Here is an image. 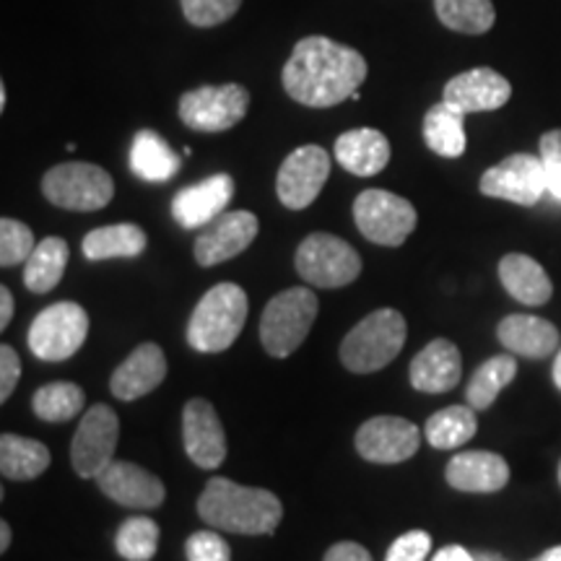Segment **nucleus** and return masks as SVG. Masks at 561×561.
Wrapping results in <instances>:
<instances>
[{
  "label": "nucleus",
  "mask_w": 561,
  "mask_h": 561,
  "mask_svg": "<svg viewBox=\"0 0 561 561\" xmlns=\"http://www.w3.org/2000/svg\"><path fill=\"white\" fill-rule=\"evenodd\" d=\"M369 66L354 47L328 37H305L284 66V89L305 107L325 110L351 100L367 79Z\"/></svg>",
  "instance_id": "1"
},
{
  "label": "nucleus",
  "mask_w": 561,
  "mask_h": 561,
  "mask_svg": "<svg viewBox=\"0 0 561 561\" xmlns=\"http://www.w3.org/2000/svg\"><path fill=\"white\" fill-rule=\"evenodd\" d=\"M198 515L216 530L237 536H271L284 517V504L268 489L242 486L216 476L203 489Z\"/></svg>",
  "instance_id": "2"
},
{
  "label": "nucleus",
  "mask_w": 561,
  "mask_h": 561,
  "mask_svg": "<svg viewBox=\"0 0 561 561\" xmlns=\"http://www.w3.org/2000/svg\"><path fill=\"white\" fill-rule=\"evenodd\" d=\"M248 294L237 284H216L206 291L187 322V343L201 354H219L240 339L248 320Z\"/></svg>",
  "instance_id": "3"
},
{
  "label": "nucleus",
  "mask_w": 561,
  "mask_h": 561,
  "mask_svg": "<svg viewBox=\"0 0 561 561\" xmlns=\"http://www.w3.org/2000/svg\"><path fill=\"white\" fill-rule=\"evenodd\" d=\"M409 325L398 310H375L362 322L351 328V333L341 343V362L348 371L356 375H371V371L388 367L405 346Z\"/></svg>",
  "instance_id": "4"
},
{
  "label": "nucleus",
  "mask_w": 561,
  "mask_h": 561,
  "mask_svg": "<svg viewBox=\"0 0 561 561\" xmlns=\"http://www.w3.org/2000/svg\"><path fill=\"white\" fill-rule=\"evenodd\" d=\"M318 297L310 289H286L265 305L261 318V343L273 359H286L310 335L318 318Z\"/></svg>",
  "instance_id": "5"
},
{
  "label": "nucleus",
  "mask_w": 561,
  "mask_h": 561,
  "mask_svg": "<svg viewBox=\"0 0 561 561\" xmlns=\"http://www.w3.org/2000/svg\"><path fill=\"white\" fill-rule=\"evenodd\" d=\"M294 263H297L299 276L318 289H341V286L354 284L362 273L359 252L328 231H314L307 237L299 244Z\"/></svg>",
  "instance_id": "6"
},
{
  "label": "nucleus",
  "mask_w": 561,
  "mask_h": 561,
  "mask_svg": "<svg viewBox=\"0 0 561 561\" xmlns=\"http://www.w3.org/2000/svg\"><path fill=\"white\" fill-rule=\"evenodd\" d=\"M42 193L58 208L100 210L115 195V182L102 167L89 164V161H68L45 174Z\"/></svg>",
  "instance_id": "7"
},
{
  "label": "nucleus",
  "mask_w": 561,
  "mask_h": 561,
  "mask_svg": "<svg viewBox=\"0 0 561 561\" xmlns=\"http://www.w3.org/2000/svg\"><path fill=\"white\" fill-rule=\"evenodd\" d=\"M89 335V314L76 301L45 307L30 328V351L42 362H66Z\"/></svg>",
  "instance_id": "8"
},
{
  "label": "nucleus",
  "mask_w": 561,
  "mask_h": 561,
  "mask_svg": "<svg viewBox=\"0 0 561 561\" xmlns=\"http://www.w3.org/2000/svg\"><path fill=\"white\" fill-rule=\"evenodd\" d=\"M356 229L382 248H401L416 229V208L411 201L388 191H364L354 201Z\"/></svg>",
  "instance_id": "9"
},
{
  "label": "nucleus",
  "mask_w": 561,
  "mask_h": 561,
  "mask_svg": "<svg viewBox=\"0 0 561 561\" xmlns=\"http://www.w3.org/2000/svg\"><path fill=\"white\" fill-rule=\"evenodd\" d=\"M250 91L240 83L198 87L180 96V121L191 130L224 133L248 115Z\"/></svg>",
  "instance_id": "10"
},
{
  "label": "nucleus",
  "mask_w": 561,
  "mask_h": 561,
  "mask_svg": "<svg viewBox=\"0 0 561 561\" xmlns=\"http://www.w3.org/2000/svg\"><path fill=\"white\" fill-rule=\"evenodd\" d=\"M121 419L110 405L96 403L83 413L79 430L70 442V462L81 479H96L115 460Z\"/></svg>",
  "instance_id": "11"
},
{
  "label": "nucleus",
  "mask_w": 561,
  "mask_h": 561,
  "mask_svg": "<svg viewBox=\"0 0 561 561\" xmlns=\"http://www.w3.org/2000/svg\"><path fill=\"white\" fill-rule=\"evenodd\" d=\"M331 178V157L322 146L307 144L294 149L280 164L276 178L278 201L289 210H305L318 201V195Z\"/></svg>",
  "instance_id": "12"
},
{
  "label": "nucleus",
  "mask_w": 561,
  "mask_h": 561,
  "mask_svg": "<svg viewBox=\"0 0 561 561\" xmlns=\"http://www.w3.org/2000/svg\"><path fill=\"white\" fill-rule=\"evenodd\" d=\"M481 193L486 198L517 203V206H536L549 193L541 157L533 153H512L500 164L491 167L481 178Z\"/></svg>",
  "instance_id": "13"
},
{
  "label": "nucleus",
  "mask_w": 561,
  "mask_h": 561,
  "mask_svg": "<svg viewBox=\"0 0 561 561\" xmlns=\"http://www.w3.org/2000/svg\"><path fill=\"white\" fill-rule=\"evenodd\" d=\"M421 430L401 416H375L356 432V453L377 466H396L419 453Z\"/></svg>",
  "instance_id": "14"
},
{
  "label": "nucleus",
  "mask_w": 561,
  "mask_h": 561,
  "mask_svg": "<svg viewBox=\"0 0 561 561\" xmlns=\"http://www.w3.org/2000/svg\"><path fill=\"white\" fill-rule=\"evenodd\" d=\"M257 229L261 224L252 210H224L219 219L203 227L195 240V261L203 268L231 261L255 242Z\"/></svg>",
  "instance_id": "15"
},
{
  "label": "nucleus",
  "mask_w": 561,
  "mask_h": 561,
  "mask_svg": "<svg viewBox=\"0 0 561 561\" xmlns=\"http://www.w3.org/2000/svg\"><path fill=\"white\" fill-rule=\"evenodd\" d=\"M182 442L185 453L203 471H214L227 460V434L214 405L193 398L182 409Z\"/></svg>",
  "instance_id": "16"
},
{
  "label": "nucleus",
  "mask_w": 561,
  "mask_h": 561,
  "mask_svg": "<svg viewBox=\"0 0 561 561\" xmlns=\"http://www.w3.org/2000/svg\"><path fill=\"white\" fill-rule=\"evenodd\" d=\"M94 481L100 483L104 496L130 510H157L167 496L161 479L128 460H112Z\"/></svg>",
  "instance_id": "17"
},
{
  "label": "nucleus",
  "mask_w": 561,
  "mask_h": 561,
  "mask_svg": "<svg viewBox=\"0 0 561 561\" xmlns=\"http://www.w3.org/2000/svg\"><path fill=\"white\" fill-rule=\"evenodd\" d=\"M510 96L512 83L502 73H496L494 68H473L447 81L442 100L460 110L462 115H473V112H494L504 107Z\"/></svg>",
  "instance_id": "18"
},
{
  "label": "nucleus",
  "mask_w": 561,
  "mask_h": 561,
  "mask_svg": "<svg viewBox=\"0 0 561 561\" xmlns=\"http://www.w3.org/2000/svg\"><path fill=\"white\" fill-rule=\"evenodd\" d=\"M234 195L231 174H210L198 185L182 187L172 201V216L182 229H201L219 219Z\"/></svg>",
  "instance_id": "19"
},
{
  "label": "nucleus",
  "mask_w": 561,
  "mask_h": 561,
  "mask_svg": "<svg viewBox=\"0 0 561 561\" xmlns=\"http://www.w3.org/2000/svg\"><path fill=\"white\" fill-rule=\"evenodd\" d=\"M167 356L157 343H140L121 367L112 371L110 390L117 401H138L164 382Z\"/></svg>",
  "instance_id": "20"
},
{
  "label": "nucleus",
  "mask_w": 561,
  "mask_h": 561,
  "mask_svg": "<svg viewBox=\"0 0 561 561\" xmlns=\"http://www.w3.org/2000/svg\"><path fill=\"white\" fill-rule=\"evenodd\" d=\"M413 390L419 392H447L460 382L462 377V356L460 348L447 339H434L426 343V348H421L413 356L411 369H409Z\"/></svg>",
  "instance_id": "21"
},
{
  "label": "nucleus",
  "mask_w": 561,
  "mask_h": 561,
  "mask_svg": "<svg viewBox=\"0 0 561 561\" xmlns=\"http://www.w3.org/2000/svg\"><path fill=\"white\" fill-rule=\"evenodd\" d=\"M445 479L453 489L468 494H494L510 483V466L496 453L468 450L447 462Z\"/></svg>",
  "instance_id": "22"
},
{
  "label": "nucleus",
  "mask_w": 561,
  "mask_h": 561,
  "mask_svg": "<svg viewBox=\"0 0 561 561\" xmlns=\"http://www.w3.org/2000/svg\"><path fill=\"white\" fill-rule=\"evenodd\" d=\"M496 339L510 354L525 359H546L561 343L557 325L536 314H507L496 325Z\"/></svg>",
  "instance_id": "23"
},
{
  "label": "nucleus",
  "mask_w": 561,
  "mask_h": 561,
  "mask_svg": "<svg viewBox=\"0 0 561 561\" xmlns=\"http://www.w3.org/2000/svg\"><path fill=\"white\" fill-rule=\"evenodd\" d=\"M335 159L356 178H375L390 161V140L375 128H356L335 140Z\"/></svg>",
  "instance_id": "24"
},
{
  "label": "nucleus",
  "mask_w": 561,
  "mask_h": 561,
  "mask_svg": "<svg viewBox=\"0 0 561 561\" xmlns=\"http://www.w3.org/2000/svg\"><path fill=\"white\" fill-rule=\"evenodd\" d=\"M500 280L520 305L541 307L553 297V284L543 265L523 252H510L500 261Z\"/></svg>",
  "instance_id": "25"
},
{
  "label": "nucleus",
  "mask_w": 561,
  "mask_h": 561,
  "mask_svg": "<svg viewBox=\"0 0 561 561\" xmlns=\"http://www.w3.org/2000/svg\"><path fill=\"white\" fill-rule=\"evenodd\" d=\"M182 161L157 130L136 133L130 146V170L146 182H167L180 172Z\"/></svg>",
  "instance_id": "26"
},
{
  "label": "nucleus",
  "mask_w": 561,
  "mask_h": 561,
  "mask_svg": "<svg viewBox=\"0 0 561 561\" xmlns=\"http://www.w3.org/2000/svg\"><path fill=\"white\" fill-rule=\"evenodd\" d=\"M149 244L146 231L138 224H112L91 229L83 237L81 250L89 261H112V257H138Z\"/></svg>",
  "instance_id": "27"
},
{
  "label": "nucleus",
  "mask_w": 561,
  "mask_h": 561,
  "mask_svg": "<svg viewBox=\"0 0 561 561\" xmlns=\"http://www.w3.org/2000/svg\"><path fill=\"white\" fill-rule=\"evenodd\" d=\"M426 146L445 159H458L466 151V115L442 100L424 117Z\"/></svg>",
  "instance_id": "28"
},
{
  "label": "nucleus",
  "mask_w": 561,
  "mask_h": 561,
  "mask_svg": "<svg viewBox=\"0 0 561 561\" xmlns=\"http://www.w3.org/2000/svg\"><path fill=\"white\" fill-rule=\"evenodd\" d=\"M50 450L37 439L3 434L0 437V473L9 481H32L47 471Z\"/></svg>",
  "instance_id": "29"
},
{
  "label": "nucleus",
  "mask_w": 561,
  "mask_h": 561,
  "mask_svg": "<svg viewBox=\"0 0 561 561\" xmlns=\"http://www.w3.org/2000/svg\"><path fill=\"white\" fill-rule=\"evenodd\" d=\"M68 242L60 237H47L42 240L26 261L24 271V284L32 294H47L60 284L62 273L68 265Z\"/></svg>",
  "instance_id": "30"
},
{
  "label": "nucleus",
  "mask_w": 561,
  "mask_h": 561,
  "mask_svg": "<svg viewBox=\"0 0 561 561\" xmlns=\"http://www.w3.org/2000/svg\"><path fill=\"white\" fill-rule=\"evenodd\" d=\"M479 430V419H476V409L471 405H450L432 413L424 426V437L437 450H455V447L466 445L476 437Z\"/></svg>",
  "instance_id": "31"
},
{
  "label": "nucleus",
  "mask_w": 561,
  "mask_h": 561,
  "mask_svg": "<svg viewBox=\"0 0 561 561\" xmlns=\"http://www.w3.org/2000/svg\"><path fill=\"white\" fill-rule=\"evenodd\" d=\"M515 354H500V356H491L481 364L479 369L473 371L471 382H468L466 390V401L471 409L476 411H486L494 405L496 396L507 388V385L515 380L517 375V359H512Z\"/></svg>",
  "instance_id": "32"
},
{
  "label": "nucleus",
  "mask_w": 561,
  "mask_h": 561,
  "mask_svg": "<svg viewBox=\"0 0 561 561\" xmlns=\"http://www.w3.org/2000/svg\"><path fill=\"white\" fill-rule=\"evenodd\" d=\"M437 19L460 34H486L496 21L491 0H434Z\"/></svg>",
  "instance_id": "33"
},
{
  "label": "nucleus",
  "mask_w": 561,
  "mask_h": 561,
  "mask_svg": "<svg viewBox=\"0 0 561 561\" xmlns=\"http://www.w3.org/2000/svg\"><path fill=\"white\" fill-rule=\"evenodd\" d=\"M83 403H87V396H83V390L73 382L42 385L32 398L34 413H37L42 421H50V424H62V421L79 416L83 411Z\"/></svg>",
  "instance_id": "34"
},
{
  "label": "nucleus",
  "mask_w": 561,
  "mask_h": 561,
  "mask_svg": "<svg viewBox=\"0 0 561 561\" xmlns=\"http://www.w3.org/2000/svg\"><path fill=\"white\" fill-rule=\"evenodd\" d=\"M115 549L128 561H151L159 549V525L151 517H130L115 536Z\"/></svg>",
  "instance_id": "35"
},
{
  "label": "nucleus",
  "mask_w": 561,
  "mask_h": 561,
  "mask_svg": "<svg viewBox=\"0 0 561 561\" xmlns=\"http://www.w3.org/2000/svg\"><path fill=\"white\" fill-rule=\"evenodd\" d=\"M34 234L26 224L16 219H0V265L3 268H13V265L26 263L34 252Z\"/></svg>",
  "instance_id": "36"
},
{
  "label": "nucleus",
  "mask_w": 561,
  "mask_h": 561,
  "mask_svg": "<svg viewBox=\"0 0 561 561\" xmlns=\"http://www.w3.org/2000/svg\"><path fill=\"white\" fill-rule=\"evenodd\" d=\"M182 13L198 30H208V26H219L229 21L240 11L242 0H180Z\"/></svg>",
  "instance_id": "37"
},
{
  "label": "nucleus",
  "mask_w": 561,
  "mask_h": 561,
  "mask_svg": "<svg viewBox=\"0 0 561 561\" xmlns=\"http://www.w3.org/2000/svg\"><path fill=\"white\" fill-rule=\"evenodd\" d=\"M187 561H231V549L216 530H198L185 543Z\"/></svg>",
  "instance_id": "38"
},
{
  "label": "nucleus",
  "mask_w": 561,
  "mask_h": 561,
  "mask_svg": "<svg viewBox=\"0 0 561 561\" xmlns=\"http://www.w3.org/2000/svg\"><path fill=\"white\" fill-rule=\"evenodd\" d=\"M538 151H541L538 157L543 161L549 193L557 201H561V128L543 133L541 144H538Z\"/></svg>",
  "instance_id": "39"
},
{
  "label": "nucleus",
  "mask_w": 561,
  "mask_h": 561,
  "mask_svg": "<svg viewBox=\"0 0 561 561\" xmlns=\"http://www.w3.org/2000/svg\"><path fill=\"white\" fill-rule=\"evenodd\" d=\"M432 551V536L426 530H409L396 538L385 561H426Z\"/></svg>",
  "instance_id": "40"
},
{
  "label": "nucleus",
  "mask_w": 561,
  "mask_h": 561,
  "mask_svg": "<svg viewBox=\"0 0 561 561\" xmlns=\"http://www.w3.org/2000/svg\"><path fill=\"white\" fill-rule=\"evenodd\" d=\"M21 377V359L16 348L3 343L0 346V403H5L11 398V392L16 390Z\"/></svg>",
  "instance_id": "41"
},
{
  "label": "nucleus",
  "mask_w": 561,
  "mask_h": 561,
  "mask_svg": "<svg viewBox=\"0 0 561 561\" xmlns=\"http://www.w3.org/2000/svg\"><path fill=\"white\" fill-rule=\"evenodd\" d=\"M322 561H371V553L354 541H341L328 549Z\"/></svg>",
  "instance_id": "42"
},
{
  "label": "nucleus",
  "mask_w": 561,
  "mask_h": 561,
  "mask_svg": "<svg viewBox=\"0 0 561 561\" xmlns=\"http://www.w3.org/2000/svg\"><path fill=\"white\" fill-rule=\"evenodd\" d=\"M432 561H476V557L462 546H445V549L434 553Z\"/></svg>",
  "instance_id": "43"
},
{
  "label": "nucleus",
  "mask_w": 561,
  "mask_h": 561,
  "mask_svg": "<svg viewBox=\"0 0 561 561\" xmlns=\"http://www.w3.org/2000/svg\"><path fill=\"white\" fill-rule=\"evenodd\" d=\"M11 318H13V294L9 291V286H0V331L9 328Z\"/></svg>",
  "instance_id": "44"
},
{
  "label": "nucleus",
  "mask_w": 561,
  "mask_h": 561,
  "mask_svg": "<svg viewBox=\"0 0 561 561\" xmlns=\"http://www.w3.org/2000/svg\"><path fill=\"white\" fill-rule=\"evenodd\" d=\"M9 546H11V525L3 520L0 523V553L9 551Z\"/></svg>",
  "instance_id": "45"
},
{
  "label": "nucleus",
  "mask_w": 561,
  "mask_h": 561,
  "mask_svg": "<svg viewBox=\"0 0 561 561\" xmlns=\"http://www.w3.org/2000/svg\"><path fill=\"white\" fill-rule=\"evenodd\" d=\"M551 377H553V385H557V388L561 390V346H559V351H557V359H553Z\"/></svg>",
  "instance_id": "46"
},
{
  "label": "nucleus",
  "mask_w": 561,
  "mask_h": 561,
  "mask_svg": "<svg viewBox=\"0 0 561 561\" xmlns=\"http://www.w3.org/2000/svg\"><path fill=\"white\" fill-rule=\"evenodd\" d=\"M533 561H561V546H553V549L543 551L541 557H538V559H533Z\"/></svg>",
  "instance_id": "47"
},
{
  "label": "nucleus",
  "mask_w": 561,
  "mask_h": 561,
  "mask_svg": "<svg viewBox=\"0 0 561 561\" xmlns=\"http://www.w3.org/2000/svg\"><path fill=\"white\" fill-rule=\"evenodd\" d=\"M476 561H504V559L496 557V553H479V557H476Z\"/></svg>",
  "instance_id": "48"
},
{
  "label": "nucleus",
  "mask_w": 561,
  "mask_h": 561,
  "mask_svg": "<svg viewBox=\"0 0 561 561\" xmlns=\"http://www.w3.org/2000/svg\"><path fill=\"white\" fill-rule=\"evenodd\" d=\"M5 102H9V94H5V87H0V110H5Z\"/></svg>",
  "instance_id": "49"
},
{
  "label": "nucleus",
  "mask_w": 561,
  "mask_h": 561,
  "mask_svg": "<svg viewBox=\"0 0 561 561\" xmlns=\"http://www.w3.org/2000/svg\"><path fill=\"white\" fill-rule=\"evenodd\" d=\"M559 486H561V462H559Z\"/></svg>",
  "instance_id": "50"
}]
</instances>
